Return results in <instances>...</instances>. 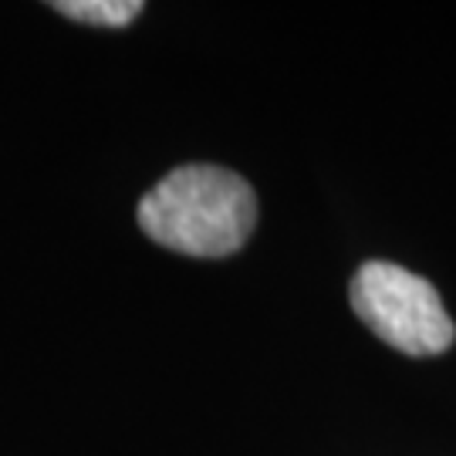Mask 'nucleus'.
Returning <instances> with one entry per match:
<instances>
[{
  "instance_id": "2",
  "label": "nucleus",
  "mask_w": 456,
  "mask_h": 456,
  "mask_svg": "<svg viewBox=\"0 0 456 456\" xmlns=\"http://www.w3.org/2000/svg\"><path fill=\"white\" fill-rule=\"evenodd\" d=\"M352 308L386 345L406 355H440L456 328L426 277L389 261H369L352 277Z\"/></svg>"
},
{
  "instance_id": "3",
  "label": "nucleus",
  "mask_w": 456,
  "mask_h": 456,
  "mask_svg": "<svg viewBox=\"0 0 456 456\" xmlns=\"http://www.w3.org/2000/svg\"><path fill=\"white\" fill-rule=\"evenodd\" d=\"M58 14H68L82 24H98V28H122L142 14L139 0H58Z\"/></svg>"
},
{
  "instance_id": "1",
  "label": "nucleus",
  "mask_w": 456,
  "mask_h": 456,
  "mask_svg": "<svg viewBox=\"0 0 456 456\" xmlns=\"http://www.w3.org/2000/svg\"><path fill=\"white\" fill-rule=\"evenodd\" d=\"M257 224L250 183L220 166H180L139 200V227L186 257H230Z\"/></svg>"
}]
</instances>
